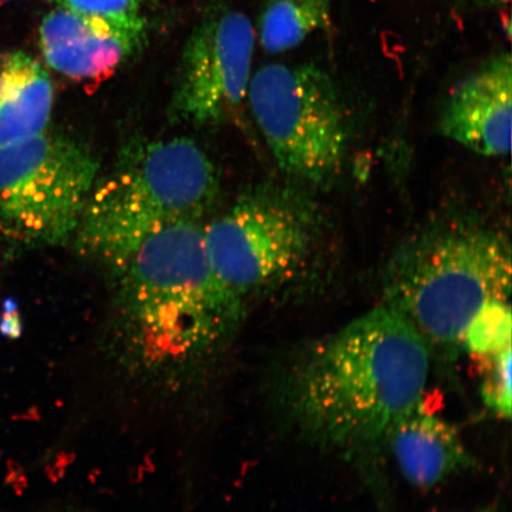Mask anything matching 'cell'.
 <instances>
[{"label": "cell", "mask_w": 512, "mask_h": 512, "mask_svg": "<svg viewBox=\"0 0 512 512\" xmlns=\"http://www.w3.org/2000/svg\"><path fill=\"white\" fill-rule=\"evenodd\" d=\"M386 445L403 477L422 489L434 488L476 466L457 428L426 408L424 401L396 422Z\"/></svg>", "instance_id": "8fae6325"}, {"label": "cell", "mask_w": 512, "mask_h": 512, "mask_svg": "<svg viewBox=\"0 0 512 512\" xmlns=\"http://www.w3.org/2000/svg\"><path fill=\"white\" fill-rule=\"evenodd\" d=\"M432 351L409 320L383 305L317 341L287 364L285 416L312 443L357 456L424 400Z\"/></svg>", "instance_id": "6da1fadb"}, {"label": "cell", "mask_w": 512, "mask_h": 512, "mask_svg": "<svg viewBox=\"0 0 512 512\" xmlns=\"http://www.w3.org/2000/svg\"><path fill=\"white\" fill-rule=\"evenodd\" d=\"M469 512H496V507L495 505H488V507L478 508Z\"/></svg>", "instance_id": "ac0fdd59"}, {"label": "cell", "mask_w": 512, "mask_h": 512, "mask_svg": "<svg viewBox=\"0 0 512 512\" xmlns=\"http://www.w3.org/2000/svg\"><path fill=\"white\" fill-rule=\"evenodd\" d=\"M511 247L497 230L451 223L419 234L390 262L386 291L433 349L456 356L467 328L491 303L509 302Z\"/></svg>", "instance_id": "3957f363"}, {"label": "cell", "mask_w": 512, "mask_h": 512, "mask_svg": "<svg viewBox=\"0 0 512 512\" xmlns=\"http://www.w3.org/2000/svg\"><path fill=\"white\" fill-rule=\"evenodd\" d=\"M476 2L485 4V5H501L508 3L509 0H476Z\"/></svg>", "instance_id": "e0dca14e"}, {"label": "cell", "mask_w": 512, "mask_h": 512, "mask_svg": "<svg viewBox=\"0 0 512 512\" xmlns=\"http://www.w3.org/2000/svg\"><path fill=\"white\" fill-rule=\"evenodd\" d=\"M204 224H170L110 262L124 357L176 380L219 355L245 310L224 290L204 245Z\"/></svg>", "instance_id": "7a4b0ae2"}, {"label": "cell", "mask_w": 512, "mask_h": 512, "mask_svg": "<svg viewBox=\"0 0 512 512\" xmlns=\"http://www.w3.org/2000/svg\"><path fill=\"white\" fill-rule=\"evenodd\" d=\"M463 344L473 357L494 354L511 347L509 302H497L485 306L467 328Z\"/></svg>", "instance_id": "5bb4252c"}, {"label": "cell", "mask_w": 512, "mask_h": 512, "mask_svg": "<svg viewBox=\"0 0 512 512\" xmlns=\"http://www.w3.org/2000/svg\"><path fill=\"white\" fill-rule=\"evenodd\" d=\"M320 233L318 210L299 192H246L204 224L211 268L243 310L248 300L286 283L307 264Z\"/></svg>", "instance_id": "5b68a950"}, {"label": "cell", "mask_w": 512, "mask_h": 512, "mask_svg": "<svg viewBox=\"0 0 512 512\" xmlns=\"http://www.w3.org/2000/svg\"><path fill=\"white\" fill-rule=\"evenodd\" d=\"M331 0H267L259 36L267 53L280 54L303 43L329 23Z\"/></svg>", "instance_id": "4fadbf2b"}, {"label": "cell", "mask_w": 512, "mask_h": 512, "mask_svg": "<svg viewBox=\"0 0 512 512\" xmlns=\"http://www.w3.org/2000/svg\"><path fill=\"white\" fill-rule=\"evenodd\" d=\"M512 64L498 54L454 89L440 117V131L452 142L484 157L511 151Z\"/></svg>", "instance_id": "30bf717a"}, {"label": "cell", "mask_w": 512, "mask_h": 512, "mask_svg": "<svg viewBox=\"0 0 512 512\" xmlns=\"http://www.w3.org/2000/svg\"><path fill=\"white\" fill-rule=\"evenodd\" d=\"M255 43L242 12L215 9L192 30L183 49L171 114L181 123H219L247 95Z\"/></svg>", "instance_id": "ba28073f"}, {"label": "cell", "mask_w": 512, "mask_h": 512, "mask_svg": "<svg viewBox=\"0 0 512 512\" xmlns=\"http://www.w3.org/2000/svg\"><path fill=\"white\" fill-rule=\"evenodd\" d=\"M217 194L215 165L194 140L133 143L96 181L75 245L108 265L159 229L201 221Z\"/></svg>", "instance_id": "277c9868"}, {"label": "cell", "mask_w": 512, "mask_h": 512, "mask_svg": "<svg viewBox=\"0 0 512 512\" xmlns=\"http://www.w3.org/2000/svg\"><path fill=\"white\" fill-rule=\"evenodd\" d=\"M99 170L93 153L63 134L0 147V242L55 247L74 238Z\"/></svg>", "instance_id": "52a82bcc"}, {"label": "cell", "mask_w": 512, "mask_h": 512, "mask_svg": "<svg viewBox=\"0 0 512 512\" xmlns=\"http://www.w3.org/2000/svg\"><path fill=\"white\" fill-rule=\"evenodd\" d=\"M57 8L78 14L108 19H136L142 17L140 8L145 0H50Z\"/></svg>", "instance_id": "2e32d148"}, {"label": "cell", "mask_w": 512, "mask_h": 512, "mask_svg": "<svg viewBox=\"0 0 512 512\" xmlns=\"http://www.w3.org/2000/svg\"><path fill=\"white\" fill-rule=\"evenodd\" d=\"M146 23L108 19L57 8L43 18L40 49L55 72L76 81H99L143 47Z\"/></svg>", "instance_id": "9c48e42d"}, {"label": "cell", "mask_w": 512, "mask_h": 512, "mask_svg": "<svg viewBox=\"0 0 512 512\" xmlns=\"http://www.w3.org/2000/svg\"><path fill=\"white\" fill-rule=\"evenodd\" d=\"M54 87L42 64L24 51L0 55V147L47 131Z\"/></svg>", "instance_id": "7c38bea8"}, {"label": "cell", "mask_w": 512, "mask_h": 512, "mask_svg": "<svg viewBox=\"0 0 512 512\" xmlns=\"http://www.w3.org/2000/svg\"><path fill=\"white\" fill-rule=\"evenodd\" d=\"M511 347L475 357L479 362L480 394L499 418L511 416Z\"/></svg>", "instance_id": "9a60e30c"}, {"label": "cell", "mask_w": 512, "mask_h": 512, "mask_svg": "<svg viewBox=\"0 0 512 512\" xmlns=\"http://www.w3.org/2000/svg\"><path fill=\"white\" fill-rule=\"evenodd\" d=\"M252 112L279 169L323 185L341 174L350 127L331 76L316 64H267L249 81Z\"/></svg>", "instance_id": "8992f818"}]
</instances>
